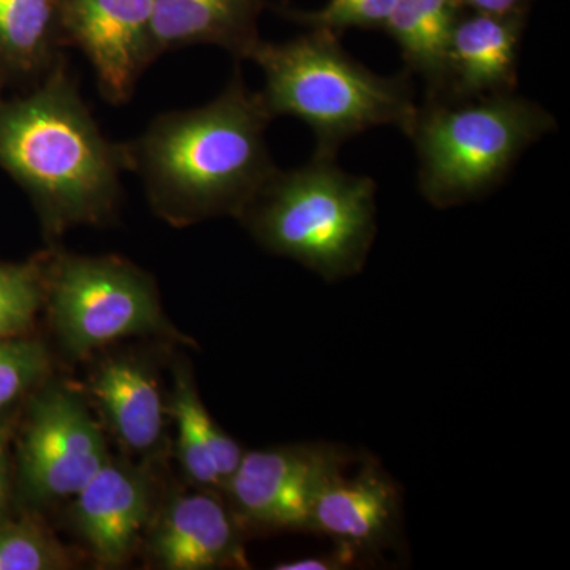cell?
<instances>
[{"label":"cell","instance_id":"6da1fadb","mask_svg":"<svg viewBox=\"0 0 570 570\" xmlns=\"http://www.w3.org/2000/svg\"><path fill=\"white\" fill-rule=\"evenodd\" d=\"M272 116L236 71L220 96L190 110L157 116L126 145L154 212L168 223L217 216L242 219L277 168L266 146Z\"/></svg>","mask_w":570,"mask_h":570},{"label":"cell","instance_id":"7a4b0ae2","mask_svg":"<svg viewBox=\"0 0 570 570\" xmlns=\"http://www.w3.org/2000/svg\"><path fill=\"white\" fill-rule=\"evenodd\" d=\"M0 165L56 236L115 213L129 157L126 145L105 138L69 71L55 62L36 92L0 105Z\"/></svg>","mask_w":570,"mask_h":570},{"label":"cell","instance_id":"3957f363","mask_svg":"<svg viewBox=\"0 0 570 570\" xmlns=\"http://www.w3.org/2000/svg\"><path fill=\"white\" fill-rule=\"evenodd\" d=\"M249 59L264 71L261 99L268 115L306 122L316 134V157L335 159L344 141L373 127L411 134L417 119L407 81L367 70L328 29L313 28L285 43L261 40Z\"/></svg>","mask_w":570,"mask_h":570},{"label":"cell","instance_id":"277c9868","mask_svg":"<svg viewBox=\"0 0 570 570\" xmlns=\"http://www.w3.org/2000/svg\"><path fill=\"white\" fill-rule=\"evenodd\" d=\"M242 219L266 249L326 281L362 272L376 236V183L314 156L265 184Z\"/></svg>","mask_w":570,"mask_h":570},{"label":"cell","instance_id":"5b68a950","mask_svg":"<svg viewBox=\"0 0 570 570\" xmlns=\"http://www.w3.org/2000/svg\"><path fill=\"white\" fill-rule=\"evenodd\" d=\"M557 127L539 104L512 92L464 107L419 110L409 137L419 154V186L436 208L474 200L509 174L532 142Z\"/></svg>","mask_w":570,"mask_h":570},{"label":"cell","instance_id":"8992f818","mask_svg":"<svg viewBox=\"0 0 570 570\" xmlns=\"http://www.w3.org/2000/svg\"><path fill=\"white\" fill-rule=\"evenodd\" d=\"M45 305L73 356L130 336L167 332L151 277L118 257L51 254L43 261Z\"/></svg>","mask_w":570,"mask_h":570},{"label":"cell","instance_id":"52a82bcc","mask_svg":"<svg viewBox=\"0 0 570 570\" xmlns=\"http://www.w3.org/2000/svg\"><path fill=\"white\" fill-rule=\"evenodd\" d=\"M110 460L104 433L80 393L45 382L29 403L18 439V485L28 504L80 493Z\"/></svg>","mask_w":570,"mask_h":570},{"label":"cell","instance_id":"ba28073f","mask_svg":"<svg viewBox=\"0 0 570 570\" xmlns=\"http://www.w3.org/2000/svg\"><path fill=\"white\" fill-rule=\"evenodd\" d=\"M352 461L346 449L322 442L245 452L225 483L228 508L242 528L307 531L317 491Z\"/></svg>","mask_w":570,"mask_h":570},{"label":"cell","instance_id":"9c48e42d","mask_svg":"<svg viewBox=\"0 0 570 570\" xmlns=\"http://www.w3.org/2000/svg\"><path fill=\"white\" fill-rule=\"evenodd\" d=\"M59 24L85 52L105 99L127 102L156 59L153 0H61Z\"/></svg>","mask_w":570,"mask_h":570},{"label":"cell","instance_id":"30bf717a","mask_svg":"<svg viewBox=\"0 0 570 570\" xmlns=\"http://www.w3.org/2000/svg\"><path fill=\"white\" fill-rule=\"evenodd\" d=\"M71 499V524L94 560L102 568L126 564L154 519L149 469L110 459Z\"/></svg>","mask_w":570,"mask_h":570},{"label":"cell","instance_id":"8fae6325","mask_svg":"<svg viewBox=\"0 0 570 570\" xmlns=\"http://www.w3.org/2000/svg\"><path fill=\"white\" fill-rule=\"evenodd\" d=\"M149 528V554L159 568H247L243 528L214 491L176 494Z\"/></svg>","mask_w":570,"mask_h":570},{"label":"cell","instance_id":"7c38bea8","mask_svg":"<svg viewBox=\"0 0 570 570\" xmlns=\"http://www.w3.org/2000/svg\"><path fill=\"white\" fill-rule=\"evenodd\" d=\"M332 475L311 505L307 532H317L337 549L360 554L387 547L400 520V490L374 461H363L354 474Z\"/></svg>","mask_w":570,"mask_h":570},{"label":"cell","instance_id":"4fadbf2b","mask_svg":"<svg viewBox=\"0 0 570 570\" xmlns=\"http://www.w3.org/2000/svg\"><path fill=\"white\" fill-rule=\"evenodd\" d=\"M105 422L127 452L153 456L164 442V401L151 367L130 355L105 358L91 379Z\"/></svg>","mask_w":570,"mask_h":570},{"label":"cell","instance_id":"5bb4252c","mask_svg":"<svg viewBox=\"0 0 570 570\" xmlns=\"http://www.w3.org/2000/svg\"><path fill=\"white\" fill-rule=\"evenodd\" d=\"M521 37L519 14L478 13L456 21L450 39L445 81L460 97L512 91Z\"/></svg>","mask_w":570,"mask_h":570},{"label":"cell","instance_id":"9a60e30c","mask_svg":"<svg viewBox=\"0 0 570 570\" xmlns=\"http://www.w3.org/2000/svg\"><path fill=\"white\" fill-rule=\"evenodd\" d=\"M258 0H153L157 56L190 45H216L249 59L257 36Z\"/></svg>","mask_w":570,"mask_h":570},{"label":"cell","instance_id":"2e32d148","mask_svg":"<svg viewBox=\"0 0 570 570\" xmlns=\"http://www.w3.org/2000/svg\"><path fill=\"white\" fill-rule=\"evenodd\" d=\"M170 412L178 430V456L184 475L198 489L219 493L234 475L243 450L206 411L193 377L181 365L174 371Z\"/></svg>","mask_w":570,"mask_h":570},{"label":"cell","instance_id":"e0dca14e","mask_svg":"<svg viewBox=\"0 0 570 570\" xmlns=\"http://www.w3.org/2000/svg\"><path fill=\"white\" fill-rule=\"evenodd\" d=\"M459 0H397L384 29L396 40L412 70L442 86L459 18Z\"/></svg>","mask_w":570,"mask_h":570},{"label":"cell","instance_id":"ac0fdd59","mask_svg":"<svg viewBox=\"0 0 570 570\" xmlns=\"http://www.w3.org/2000/svg\"><path fill=\"white\" fill-rule=\"evenodd\" d=\"M61 0H0V58L21 70L55 63Z\"/></svg>","mask_w":570,"mask_h":570},{"label":"cell","instance_id":"d6986e66","mask_svg":"<svg viewBox=\"0 0 570 570\" xmlns=\"http://www.w3.org/2000/svg\"><path fill=\"white\" fill-rule=\"evenodd\" d=\"M43 305V262L0 264V341L28 335Z\"/></svg>","mask_w":570,"mask_h":570},{"label":"cell","instance_id":"ffe728a7","mask_svg":"<svg viewBox=\"0 0 570 570\" xmlns=\"http://www.w3.org/2000/svg\"><path fill=\"white\" fill-rule=\"evenodd\" d=\"M70 558L47 528L31 519H0V570H59Z\"/></svg>","mask_w":570,"mask_h":570},{"label":"cell","instance_id":"44dd1931","mask_svg":"<svg viewBox=\"0 0 570 570\" xmlns=\"http://www.w3.org/2000/svg\"><path fill=\"white\" fill-rule=\"evenodd\" d=\"M51 371L47 347L29 337L0 341V415L47 382Z\"/></svg>","mask_w":570,"mask_h":570},{"label":"cell","instance_id":"7402d4cb","mask_svg":"<svg viewBox=\"0 0 570 570\" xmlns=\"http://www.w3.org/2000/svg\"><path fill=\"white\" fill-rule=\"evenodd\" d=\"M397 0H330L313 13H296L311 28L340 31L347 28H384Z\"/></svg>","mask_w":570,"mask_h":570},{"label":"cell","instance_id":"603a6c76","mask_svg":"<svg viewBox=\"0 0 570 570\" xmlns=\"http://www.w3.org/2000/svg\"><path fill=\"white\" fill-rule=\"evenodd\" d=\"M354 554L343 549H337L325 557L298 558V560L279 562L276 570H340L354 564Z\"/></svg>","mask_w":570,"mask_h":570},{"label":"cell","instance_id":"cb8c5ba5","mask_svg":"<svg viewBox=\"0 0 570 570\" xmlns=\"http://www.w3.org/2000/svg\"><path fill=\"white\" fill-rule=\"evenodd\" d=\"M11 498V466L7 434L0 430V519H6Z\"/></svg>","mask_w":570,"mask_h":570},{"label":"cell","instance_id":"d4e9b609","mask_svg":"<svg viewBox=\"0 0 570 570\" xmlns=\"http://www.w3.org/2000/svg\"><path fill=\"white\" fill-rule=\"evenodd\" d=\"M478 11V13L509 17L519 13L521 0H459Z\"/></svg>","mask_w":570,"mask_h":570}]
</instances>
